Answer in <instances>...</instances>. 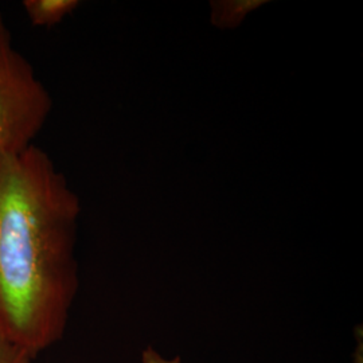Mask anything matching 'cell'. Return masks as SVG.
Returning <instances> with one entry per match:
<instances>
[{
  "label": "cell",
  "instance_id": "cell-2",
  "mask_svg": "<svg viewBox=\"0 0 363 363\" xmlns=\"http://www.w3.org/2000/svg\"><path fill=\"white\" fill-rule=\"evenodd\" d=\"M52 111V99L18 50L0 13V154L33 145Z\"/></svg>",
  "mask_w": 363,
  "mask_h": 363
},
{
  "label": "cell",
  "instance_id": "cell-1",
  "mask_svg": "<svg viewBox=\"0 0 363 363\" xmlns=\"http://www.w3.org/2000/svg\"><path fill=\"white\" fill-rule=\"evenodd\" d=\"M78 210L35 144L0 154V333L33 355L65 333L77 291Z\"/></svg>",
  "mask_w": 363,
  "mask_h": 363
},
{
  "label": "cell",
  "instance_id": "cell-4",
  "mask_svg": "<svg viewBox=\"0 0 363 363\" xmlns=\"http://www.w3.org/2000/svg\"><path fill=\"white\" fill-rule=\"evenodd\" d=\"M34 357L0 333V363H33Z\"/></svg>",
  "mask_w": 363,
  "mask_h": 363
},
{
  "label": "cell",
  "instance_id": "cell-3",
  "mask_svg": "<svg viewBox=\"0 0 363 363\" xmlns=\"http://www.w3.org/2000/svg\"><path fill=\"white\" fill-rule=\"evenodd\" d=\"M78 6L76 0H25L23 9L31 25L52 27L60 23Z\"/></svg>",
  "mask_w": 363,
  "mask_h": 363
},
{
  "label": "cell",
  "instance_id": "cell-5",
  "mask_svg": "<svg viewBox=\"0 0 363 363\" xmlns=\"http://www.w3.org/2000/svg\"><path fill=\"white\" fill-rule=\"evenodd\" d=\"M142 363H182V361L179 357L172 358V359L164 358V357H162L157 351L151 349V347H148V349H145V350L143 351V354H142Z\"/></svg>",
  "mask_w": 363,
  "mask_h": 363
}]
</instances>
